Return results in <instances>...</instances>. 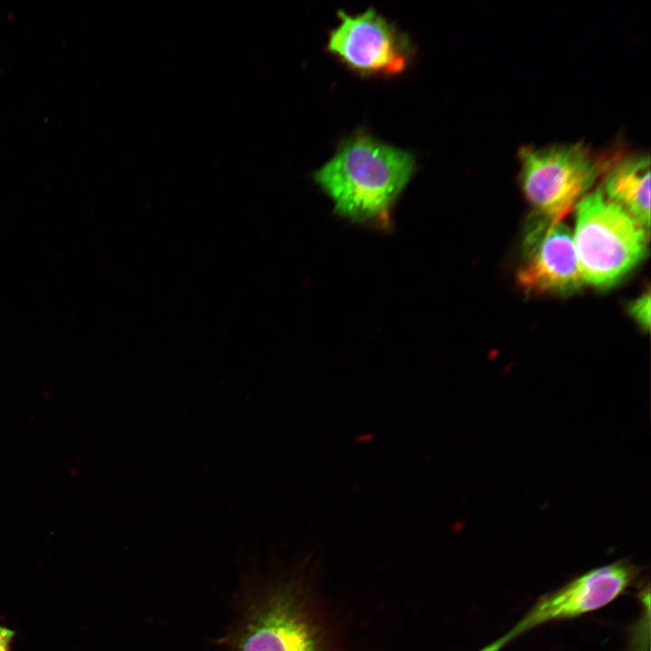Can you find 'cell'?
<instances>
[{
    "label": "cell",
    "mask_w": 651,
    "mask_h": 651,
    "mask_svg": "<svg viewBox=\"0 0 651 651\" xmlns=\"http://www.w3.org/2000/svg\"><path fill=\"white\" fill-rule=\"evenodd\" d=\"M297 579H261L244 589L225 651H336L328 626Z\"/></svg>",
    "instance_id": "1"
},
{
    "label": "cell",
    "mask_w": 651,
    "mask_h": 651,
    "mask_svg": "<svg viewBox=\"0 0 651 651\" xmlns=\"http://www.w3.org/2000/svg\"><path fill=\"white\" fill-rule=\"evenodd\" d=\"M414 168L411 153L358 134L341 144L315 180L340 215L365 222L387 217Z\"/></svg>",
    "instance_id": "2"
},
{
    "label": "cell",
    "mask_w": 651,
    "mask_h": 651,
    "mask_svg": "<svg viewBox=\"0 0 651 651\" xmlns=\"http://www.w3.org/2000/svg\"><path fill=\"white\" fill-rule=\"evenodd\" d=\"M573 241L583 282L609 288L619 281L646 253L648 229L601 187L576 204Z\"/></svg>",
    "instance_id": "3"
},
{
    "label": "cell",
    "mask_w": 651,
    "mask_h": 651,
    "mask_svg": "<svg viewBox=\"0 0 651 651\" xmlns=\"http://www.w3.org/2000/svg\"><path fill=\"white\" fill-rule=\"evenodd\" d=\"M521 184L525 197L542 219L561 222L575 208L603 167L580 142L519 152Z\"/></svg>",
    "instance_id": "4"
},
{
    "label": "cell",
    "mask_w": 651,
    "mask_h": 651,
    "mask_svg": "<svg viewBox=\"0 0 651 651\" xmlns=\"http://www.w3.org/2000/svg\"><path fill=\"white\" fill-rule=\"evenodd\" d=\"M637 574V568L628 560L593 569L542 596L510 630L480 651H500L520 636L542 625L600 609L625 591Z\"/></svg>",
    "instance_id": "5"
},
{
    "label": "cell",
    "mask_w": 651,
    "mask_h": 651,
    "mask_svg": "<svg viewBox=\"0 0 651 651\" xmlns=\"http://www.w3.org/2000/svg\"><path fill=\"white\" fill-rule=\"evenodd\" d=\"M339 24L329 33L327 50L363 76L403 72L412 58L410 39L373 8L353 15L338 11Z\"/></svg>",
    "instance_id": "6"
},
{
    "label": "cell",
    "mask_w": 651,
    "mask_h": 651,
    "mask_svg": "<svg viewBox=\"0 0 651 651\" xmlns=\"http://www.w3.org/2000/svg\"><path fill=\"white\" fill-rule=\"evenodd\" d=\"M517 282L527 292L567 294L583 282L573 236L562 222L541 219L527 231Z\"/></svg>",
    "instance_id": "7"
},
{
    "label": "cell",
    "mask_w": 651,
    "mask_h": 651,
    "mask_svg": "<svg viewBox=\"0 0 651 651\" xmlns=\"http://www.w3.org/2000/svg\"><path fill=\"white\" fill-rule=\"evenodd\" d=\"M606 196L620 205L643 226H650V157L628 156L608 166L604 187Z\"/></svg>",
    "instance_id": "8"
},
{
    "label": "cell",
    "mask_w": 651,
    "mask_h": 651,
    "mask_svg": "<svg viewBox=\"0 0 651 651\" xmlns=\"http://www.w3.org/2000/svg\"><path fill=\"white\" fill-rule=\"evenodd\" d=\"M650 293L647 291L631 302L628 307L631 317L646 332L650 327Z\"/></svg>",
    "instance_id": "9"
},
{
    "label": "cell",
    "mask_w": 651,
    "mask_h": 651,
    "mask_svg": "<svg viewBox=\"0 0 651 651\" xmlns=\"http://www.w3.org/2000/svg\"><path fill=\"white\" fill-rule=\"evenodd\" d=\"M14 631L0 626V651H10Z\"/></svg>",
    "instance_id": "10"
}]
</instances>
